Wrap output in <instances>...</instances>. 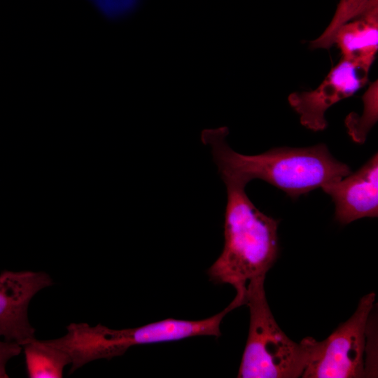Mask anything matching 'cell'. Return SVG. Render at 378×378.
Wrapping results in <instances>:
<instances>
[{"label": "cell", "instance_id": "cell-14", "mask_svg": "<svg viewBox=\"0 0 378 378\" xmlns=\"http://www.w3.org/2000/svg\"><path fill=\"white\" fill-rule=\"evenodd\" d=\"M22 350V346L20 344L0 339V378L8 377L6 365L10 358L19 355Z\"/></svg>", "mask_w": 378, "mask_h": 378}, {"label": "cell", "instance_id": "cell-12", "mask_svg": "<svg viewBox=\"0 0 378 378\" xmlns=\"http://www.w3.org/2000/svg\"><path fill=\"white\" fill-rule=\"evenodd\" d=\"M376 2L378 0H340L330 23L320 36L310 43V47L313 49L330 48L339 29Z\"/></svg>", "mask_w": 378, "mask_h": 378}, {"label": "cell", "instance_id": "cell-4", "mask_svg": "<svg viewBox=\"0 0 378 378\" xmlns=\"http://www.w3.org/2000/svg\"><path fill=\"white\" fill-rule=\"evenodd\" d=\"M233 310L229 304L222 312L202 320L166 318L142 326L115 330L102 324L70 323L67 333L47 340L64 351L71 360L69 373L94 360L122 356L135 345L180 340L196 336L221 335L220 323Z\"/></svg>", "mask_w": 378, "mask_h": 378}, {"label": "cell", "instance_id": "cell-3", "mask_svg": "<svg viewBox=\"0 0 378 378\" xmlns=\"http://www.w3.org/2000/svg\"><path fill=\"white\" fill-rule=\"evenodd\" d=\"M265 278L248 282L246 303L250 312L249 330L239 368L241 378H298L317 357L322 341L307 337L290 339L276 323L267 301Z\"/></svg>", "mask_w": 378, "mask_h": 378}, {"label": "cell", "instance_id": "cell-11", "mask_svg": "<svg viewBox=\"0 0 378 378\" xmlns=\"http://www.w3.org/2000/svg\"><path fill=\"white\" fill-rule=\"evenodd\" d=\"M363 111L360 115L351 113L345 119V125L351 139L363 144L371 128L378 118V83H372L363 97Z\"/></svg>", "mask_w": 378, "mask_h": 378}, {"label": "cell", "instance_id": "cell-9", "mask_svg": "<svg viewBox=\"0 0 378 378\" xmlns=\"http://www.w3.org/2000/svg\"><path fill=\"white\" fill-rule=\"evenodd\" d=\"M334 43L342 57L370 67L378 50V2L343 24Z\"/></svg>", "mask_w": 378, "mask_h": 378}, {"label": "cell", "instance_id": "cell-5", "mask_svg": "<svg viewBox=\"0 0 378 378\" xmlns=\"http://www.w3.org/2000/svg\"><path fill=\"white\" fill-rule=\"evenodd\" d=\"M374 300V293L360 298L352 316L322 341L318 355L306 368L302 377H365L366 332Z\"/></svg>", "mask_w": 378, "mask_h": 378}, {"label": "cell", "instance_id": "cell-6", "mask_svg": "<svg viewBox=\"0 0 378 378\" xmlns=\"http://www.w3.org/2000/svg\"><path fill=\"white\" fill-rule=\"evenodd\" d=\"M370 69L342 57L316 89L291 93L288 100L299 114L301 124L312 131L325 130L326 111L365 86L368 81Z\"/></svg>", "mask_w": 378, "mask_h": 378}, {"label": "cell", "instance_id": "cell-7", "mask_svg": "<svg viewBox=\"0 0 378 378\" xmlns=\"http://www.w3.org/2000/svg\"><path fill=\"white\" fill-rule=\"evenodd\" d=\"M43 272L4 270L0 274V337L22 346L34 338L28 305L40 290L52 285Z\"/></svg>", "mask_w": 378, "mask_h": 378}, {"label": "cell", "instance_id": "cell-8", "mask_svg": "<svg viewBox=\"0 0 378 378\" xmlns=\"http://www.w3.org/2000/svg\"><path fill=\"white\" fill-rule=\"evenodd\" d=\"M335 206V218L349 224L362 218L378 216V155L376 153L359 169L323 185Z\"/></svg>", "mask_w": 378, "mask_h": 378}, {"label": "cell", "instance_id": "cell-2", "mask_svg": "<svg viewBox=\"0 0 378 378\" xmlns=\"http://www.w3.org/2000/svg\"><path fill=\"white\" fill-rule=\"evenodd\" d=\"M224 246L207 273L216 284H227L236 298L246 303L249 281L265 278L278 255L279 220L260 211L245 186L226 183Z\"/></svg>", "mask_w": 378, "mask_h": 378}, {"label": "cell", "instance_id": "cell-10", "mask_svg": "<svg viewBox=\"0 0 378 378\" xmlns=\"http://www.w3.org/2000/svg\"><path fill=\"white\" fill-rule=\"evenodd\" d=\"M27 375L30 378H61L64 367L71 364L70 356L47 340L35 337L22 346Z\"/></svg>", "mask_w": 378, "mask_h": 378}, {"label": "cell", "instance_id": "cell-1", "mask_svg": "<svg viewBox=\"0 0 378 378\" xmlns=\"http://www.w3.org/2000/svg\"><path fill=\"white\" fill-rule=\"evenodd\" d=\"M227 130L207 131L203 140L209 145L225 183L244 186L263 180L297 198L323 185L340 180L350 167L335 159L324 144L304 148L279 147L254 155L236 152L227 144Z\"/></svg>", "mask_w": 378, "mask_h": 378}, {"label": "cell", "instance_id": "cell-13", "mask_svg": "<svg viewBox=\"0 0 378 378\" xmlns=\"http://www.w3.org/2000/svg\"><path fill=\"white\" fill-rule=\"evenodd\" d=\"M106 17L117 19L132 12L139 0H90Z\"/></svg>", "mask_w": 378, "mask_h": 378}]
</instances>
